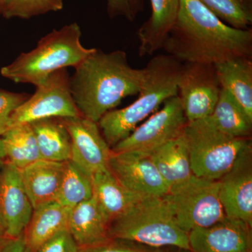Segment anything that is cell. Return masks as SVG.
Returning a JSON list of instances; mask_svg holds the SVG:
<instances>
[{"mask_svg": "<svg viewBox=\"0 0 252 252\" xmlns=\"http://www.w3.org/2000/svg\"><path fill=\"white\" fill-rule=\"evenodd\" d=\"M162 49L182 63L215 64L252 58V30L230 27L198 0H180Z\"/></svg>", "mask_w": 252, "mask_h": 252, "instance_id": "cell-1", "label": "cell"}, {"mask_svg": "<svg viewBox=\"0 0 252 252\" xmlns=\"http://www.w3.org/2000/svg\"><path fill=\"white\" fill-rule=\"evenodd\" d=\"M74 69L69 77L73 99L81 115L96 123L123 99L138 94L144 78V69L131 67L122 50L95 49Z\"/></svg>", "mask_w": 252, "mask_h": 252, "instance_id": "cell-2", "label": "cell"}, {"mask_svg": "<svg viewBox=\"0 0 252 252\" xmlns=\"http://www.w3.org/2000/svg\"><path fill=\"white\" fill-rule=\"evenodd\" d=\"M182 65L167 54L158 55L149 61L144 68V81L137 99L124 108L109 111L97 123L111 148L128 137L167 99L177 95Z\"/></svg>", "mask_w": 252, "mask_h": 252, "instance_id": "cell-3", "label": "cell"}, {"mask_svg": "<svg viewBox=\"0 0 252 252\" xmlns=\"http://www.w3.org/2000/svg\"><path fill=\"white\" fill-rule=\"evenodd\" d=\"M81 37L77 23L54 30L41 38L34 49L1 67L0 74L17 84L39 86L59 69L77 67L94 52V48L86 49L81 44Z\"/></svg>", "mask_w": 252, "mask_h": 252, "instance_id": "cell-4", "label": "cell"}, {"mask_svg": "<svg viewBox=\"0 0 252 252\" xmlns=\"http://www.w3.org/2000/svg\"><path fill=\"white\" fill-rule=\"evenodd\" d=\"M111 238L152 247L190 250L189 233L176 223L163 197H146L109 223Z\"/></svg>", "mask_w": 252, "mask_h": 252, "instance_id": "cell-5", "label": "cell"}, {"mask_svg": "<svg viewBox=\"0 0 252 252\" xmlns=\"http://www.w3.org/2000/svg\"><path fill=\"white\" fill-rule=\"evenodd\" d=\"M184 135L188 147L193 175L219 180L231 168L251 138L225 134L210 117L187 123Z\"/></svg>", "mask_w": 252, "mask_h": 252, "instance_id": "cell-6", "label": "cell"}, {"mask_svg": "<svg viewBox=\"0 0 252 252\" xmlns=\"http://www.w3.org/2000/svg\"><path fill=\"white\" fill-rule=\"evenodd\" d=\"M218 180L192 175L171 186L163 198L176 223L186 233L207 228L225 217L220 199Z\"/></svg>", "mask_w": 252, "mask_h": 252, "instance_id": "cell-7", "label": "cell"}, {"mask_svg": "<svg viewBox=\"0 0 252 252\" xmlns=\"http://www.w3.org/2000/svg\"><path fill=\"white\" fill-rule=\"evenodd\" d=\"M35 87L34 94L13 112L9 127L50 118L82 117L73 99L66 68L53 73Z\"/></svg>", "mask_w": 252, "mask_h": 252, "instance_id": "cell-8", "label": "cell"}, {"mask_svg": "<svg viewBox=\"0 0 252 252\" xmlns=\"http://www.w3.org/2000/svg\"><path fill=\"white\" fill-rule=\"evenodd\" d=\"M187 123L180 97H170L164 102L160 110L152 114L125 140L114 146L112 152L149 153L183 135Z\"/></svg>", "mask_w": 252, "mask_h": 252, "instance_id": "cell-9", "label": "cell"}, {"mask_svg": "<svg viewBox=\"0 0 252 252\" xmlns=\"http://www.w3.org/2000/svg\"><path fill=\"white\" fill-rule=\"evenodd\" d=\"M220 88L214 64L185 63L178 81V94L188 122L210 117Z\"/></svg>", "mask_w": 252, "mask_h": 252, "instance_id": "cell-10", "label": "cell"}, {"mask_svg": "<svg viewBox=\"0 0 252 252\" xmlns=\"http://www.w3.org/2000/svg\"><path fill=\"white\" fill-rule=\"evenodd\" d=\"M108 167L123 187L143 198L162 197L170 189L147 154L112 152Z\"/></svg>", "mask_w": 252, "mask_h": 252, "instance_id": "cell-11", "label": "cell"}, {"mask_svg": "<svg viewBox=\"0 0 252 252\" xmlns=\"http://www.w3.org/2000/svg\"><path fill=\"white\" fill-rule=\"evenodd\" d=\"M218 181L220 201L225 217L243 220L252 227V142Z\"/></svg>", "mask_w": 252, "mask_h": 252, "instance_id": "cell-12", "label": "cell"}, {"mask_svg": "<svg viewBox=\"0 0 252 252\" xmlns=\"http://www.w3.org/2000/svg\"><path fill=\"white\" fill-rule=\"evenodd\" d=\"M61 119L70 135L69 160L91 178L96 172L108 167L112 148L104 138L98 124L83 117Z\"/></svg>", "mask_w": 252, "mask_h": 252, "instance_id": "cell-13", "label": "cell"}, {"mask_svg": "<svg viewBox=\"0 0 252 252\" xmlns=\"http://www.w3.org/2000/svg\"><path fill=\"white\" fill-rule=\"evenodd\" d=\"M189 242L193 252H252V226L225 217L211 226L189 232Z\"/></svg>", "mask_w": 252, "mask_h": 252, "instance_id": "cell-14", "label": "cell"}, {"mask_svg": "<svg viewBox=\"0 0 252 252\" xmlns=\"http://www.w3.org/2000/svg\"><path fill=\"white\" fill-rule=\"evenodd\" d=\"M33 210L21 170L6 160L0 175V212L8 237L16 238L24 233Z\"/></svg>", "mask_w": 252, "mask_h": 252, "instance_id": "cell-15", "label": "cell"}, {"mask_svg": "<svg viewBox=\"0 0 252 252\" xmlns=\"http://www.w3.org/2000/svg\"><path fill=\"white\" fill-rule=\"evenodd\" d=\"M65 163L40 159L21 170L23 186L33 209L56 201Z\"/></svg>", "mask_w": 252, "mask_h": 252, "instance_id": "cell-16", "label": "cell"}, {"mask_svg": "<svg viewBox=\"0 0 252 252\" xmlns=\"http://www.w3.org/2000/svg\"><path fill=\"white\" fill-rule=\"evenodd\" d=\"M109 225L94 196L69 212L68 229L80 250L109 241Z\"/></svg>", "mask_w": 252, "mask_h": 252, "instance_id": "cell-17", "label": "cell"}, {"mask_svg": "<svg viewBox=\"0 0 252 252\" xmlns=\"http://www.w3.org/2000/svg\"><path fill=\"white\" fill-rule=\"evenodd\" d=\"M150 2L152 14L137 31L140 57L152 56L162 49L180 9V0H150Z\"/></svg>", "mask_w": 252, "mask_h": 252, "instance_id": "cell-18", "label": "cell"}, {"mask_svg": "<svg viewBox=\"0 0 252 252\" xmlns=\"http://www.w3.org/2000/svg\"><path fill=\"white\" fill-rule=\"evenodd\" d=\"M220 88L252 121V60L238 58L214 64Z\"/></svg>", "mask_w": 252, "mask_h": 252, "instance_id": "cell-19", "label": "cell"}, {"mask_svg": "<svg viewBox=\"0 0 252 252\" xmlns=\"http://www.w3.org/2000/svg\"><path fill=\"white\" fill-rule=\"evenodd\" d=\"M92 185L93 196L109 223L143 198L123 187L109 167L94 174Z\"/></svg>", "mask_w": 252, "mask_h": 252, "instance_id": "cell-20", "label": "cell"}, {"mask_svg": "<svg viewBox=\"0 0 252 252\" xmlns=\"http://www.w3.org/2000/svg\"><path fill=\"white\" fill-rule=\"evenodd\" d=\"M146 154H148L170 187L187 180L193 175L184 133Z\"/></svg>", "mask_w": 252, "mask_h": 252, "instance_id": "cell-21", "label": "cell"}, {"mask_svg": "<svg viewBox=\"0 0 252 252\" xmlns=\"http://www.w3.org/2000/svg\"><path fill=\"white\" fill-rule=\"evenodd\" d=\"M69 212V209L56 201L34 209L24 231L30 251L35 252L46 240L61 230L68 228Z\"/></svg>", "mask_w": 252, "mask_h": 252, "instance_id": "cell-22", "label": "cell"}, {"mask_svg": "<svg viewBox=\"0 0 252 252\" xmlns=\"http://www.w3.org/2000/svg\"><path fill=\"white\" fill-rule=\"evenodd\" d=\"M30 124L34 131L41 159L56 162L70 160V135L62 119L50 118Z\"/></svg>", "mask_w": 252, "mask_h": 252, "instance_id": "cell-23", "label": "cell"}, {"mask_svg": "<svg viewBox=\"0 0 252 252\" xmlns=\"http://www.w3.org/2000/svg\"><path fill=\"white\" fill-rule=\"evenodd\" d=\"M1 139L6 160L20 170L41 159L31 124L10 127Z\"/></svg>", "mask_w": 252, "mask_h": 252, "instance_id": "cell-24", "label": "cell"}, {"mask_svg": "<svg viewBox=\"0 0 252 252\" xmlns=\"http://www.w3.org/2000/svg\"><path fill=\"white\" fill-rule=\"evenodd\" d=\"M210 117L215 126L225 134L237 138H251L252 121L223 89Z\"/></svg>", "mask_w": 252, "mask_h": 252, "instance_id": "cell-25", "label": "cell"}, {"mask_svg": "<svg viewBox=\"0 0 252 252\" xmlns=\"http://www.w3.org/2000/svg\"><path fill=\"white\" fill-rule=\"evenodd\" d=\"M92 197V178L68 160L56 202L71 210Z\"/></svg>", "mask_w": 252, "mask_h": 252, "instance_id": "cell-26", "label": "cell"}, {"mask_svg": "<svg viewBox=\"0 0 252 252\" xmlns=\"http://www.w3.org/2000/svg\"><path fill=\"white\" fill-rule=\"evenodd\" d=\"M225 24L248 29L252 23V0H198Z\"/></svg>", "mask_w": 252, "mask_h": 252, "instance_id": "cell-27", "label": "cell"}, {"mask_svg": "<svg viewBox=\"0 0 252 252\" xmlns=\"http://www.w3.org/2000/svg\"><path fill=\"white\" fill-rule=\"evenodd\" d=\"M64 0H4L1 15L6 18L28 19L63 9Z\"/></svg>", "mask_w": 252, "mask_h": 252, "instance_id": "cell-28", "label": "cell"}, {"mask_svg": "<svg viewBox=\"0 0 252 252\" xmlns=\"http://www.w3.org/2000/svg\"><path fill=\"white\" fill-rule=\"evenodd\" d=\"M29 97L27 94L0 89V137L9 128L13 112Z\"/></svg>", "mask_w": 252, "mask_h": 252, "instance_id": "cell-29", "label": "cell"}, {"mask_svg": "<svg viewBox=\"0 0 252 252\" xmlns=\"http://www.w3.org/2000/svg\"><path fill=\"white\" fill-rule=\"evenodd\" d=\"M160 248H152L142 244L122 240V239L111 238L109 241L103 244L82 249L79 252H160Z\"/></svg>", "mask_w": 252, "mask_h": 252, "instance_id": "cell-30", "label": "cell"}, {"mask_svg": "<svg viewBox=\"0 0 252 252\" xmlns=\"http://www.w3.org/2000/svg\"><path fill=\"white\" fill-rule=\"evenodd\" d=\"M110 18L122 17L132 22L144 10V0H107Z\"/></svg>", "mask_w": 252, "mask_h": 252, "instance_id": "cell-31", "label": "cell"}, {"mask_svg": "<svg viewBox=\"0 0 252 252\" xmlns=\"http://www.w3.org/2000/svg\"><path fill=\"white\" fill-rule=\"evenodd\" d=\"M80 249L68 228L63 229L51 237L35 252H79Z\"/></svg>", "mask_w": 252, "mask_h": 252, "instance_id": "cell-32", "label": "cell"}, {"mask_svg": "<svg viewBox=\"0 0 252 252\" xmlns=\"http://www.w3.org/2000/svg\"><path fill=\"white\" fill-rule=\"evenodd\" d=\"M0 252H31L24 233L16 238L6 237L0 243Z\"/></svg>", "mask_w": 252, "mask_h": 252, "instance_id": "cell-33", "label": "cell"}, {"mask_svg": "<svg viewBox=\"0 0 252 252\" xmlns=\"http://www.w3.org/2000/svg\"><path fill=\"white\" fill-rule=\"evenodd\" d=\"M6 154H5L4 147H3L2 142H1V137H0V175L2 171L3 167L6 162Z\"/></svg>", "mask_w": 252, "mask_h": 252, "instance_id": "cell-34", "label": "cell"}, {"mask_svg": "<svg viewBox=\"0 0 252 252\" xmlns=\"http://www.w3.org/2000/svg\"><path fill=\"white\" fill-rule=\"evenodd\" d=\"M6 237L8 236L7 233H6V225H5L4 220L1 216V212H0V243Z\"/></svg>", "mask_w": 252, "mask_h": 252, "instance_id": "cell-35", "label": "cell"}, {"mask_svg": "<svg viewBox=\"0 0 252 252\" xmlns=\"http://www.w3.org/2000/svg\"><path fill=\"white\" fill-rule=\"evenodd\" d=\"M160 252H193L188 249L178 248V247H166L160 248Z\"/></svg>", "mask_w": 252, "mask_h": 252, "instance_id": "cell-36", "label": "cell"}, {"mask_svg": "<svg viewBox=\"0 0 252 252\" xmlns=\"http://www.w3.org/2000/svg\"><path fill=\"white\" fill-rule=\"evenodd\" d=\"M4 0H0V14L1 15L4 9Z\"/></svg>", "mask_w": 252, "mask_h": 252, "instance_id": "cell-37", "label": "cell"}]
</instances>
